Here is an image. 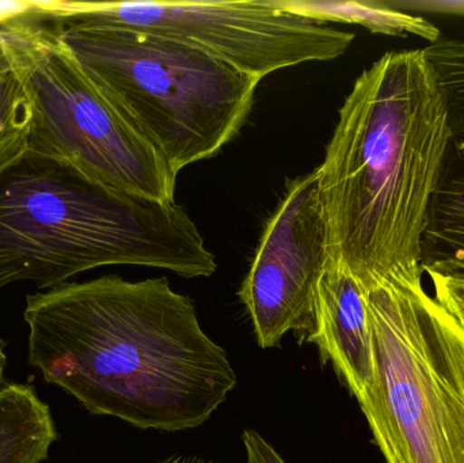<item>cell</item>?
I'll return each mask as SVG.
<instances>
[{"label":"cell","mask_w":464,"mask_h":463,"mask_svg":"<svg viewBox=\"0 0 464 463\" xmlns=\"http://www.w3.org/2000/svg\"><path fill=\"white\" fill-rule=\"evenodd\" d=\"M327 266L329 236L315 169L286 182L237 293L259 347H278L289 332L307 342L316 287Z\"/></svg>","instance_id":"obj_8"},{"label":"cell","mask_w":464,"mask_h":463,"mask_svg":"<svg viewBox=\"0 0 464 463\" xmlns=\"http://www.w3.org/2000/svg\"><path fill=\"white\" fill-rule=\"evenodd\" d=\"M422 274L368 290L373 372L359 405L386 463H464V325Z\"/></svg>","instance_id":"obj_5"},{"label":"cell","mask_w":464,"mask_h":463,"mask_svg":"<svg viewBox=\"0 0 464 463\" xmlns=\"http://www.w3.org/2000/svg\"><path fill=\"white\" fill-rule=\"evenodd\" d=\"M450 136L446 94L424 48L387 52L360 73L316 168L329 265L368 290L424 272Z\"/></svg>","instance_id":"obj_2"},{"label":"cell","mask_w":464,"mask_h":463,"mask_svg":"<svg viewBox=\"0 0 464 463\" xmlns=\"http://www.w3.org/2000/svg\"><path fill=\"white\" fill-rule=\"evenodd\" d=\"M57 438L51 410L33 386H0V463L46 461Z\"/></svg>","instance_id":"obj_11"},{"label":"cell","mask_w":464,"mask_h":463,"mask_svg":"<svg viewBox=\"0 0 464 463\" xmlns=\"http://www.w3.org/2000/svg\"><path fill=\"white\" fill-rule=\"evenodd\" d=\"M285 10L297 15L329 24H360L373 34L406 37L417 35L428 43H438L441 32L435 24L422 15L395 10L384 0H351V2H333V0H278Z\"/></svg>","instance_id":"obj_12"},{"label":"cell","mask_w":464,"mask_h":463,"mask_svg":"<svg viewBox=\"0 0 464 463\" xmlns=\"http://www.w3.org/2000/svg\"><path fill=\"white\" fill-rule=\"evenodd\" d=\"M384 3L395 10L413 15L440 14L464 18V0H384Z\"/></svg>","instance_id":"obj_15"},{"label":"cell","mask_w":464,"mask_h":463,"mask_svg":"<svg viewBox=\"0 0 464 463\" xmlns=\"http://www.w3.org/2000/svg\"><path fill=\"white\" fill-rule=\"evenodd\" d=\"M449 106V150L424 239L422 268L464 269V41L440 38L427 48Z\"/></svg>","instance_id":"obj_9"},{"label":"cell","mask_w":464,"mask_h":463,"mask_svg":"<svg viewBox=\"0 0 464 463\" xmlns=\"http://www.w3.org/2000/svg\"><path fill=\"white\" fill-rule=\"evenodd\" d=\"M367 299L368 288L348 269L327 266L316 287L314 331L307 340L357 402L364 399L373 372Z\"/></svg>","instance_id":"obj_10"},{"label":"cell","mask_w":464,"mask_h":463,"mask_svg":"<svg viewBox=\"0 0 464 463\" xmlns=\"http://www.w3.org/2000/svg\"><path fill=\"white\" fill-rule=\"evenodd\" d=\"M5 342L0 339V386L5 382V364H7V356H5Z\"/></svg>","instance_id":"obj_18"},{"label":"cell","mask_w":464,"mask_h":463,"mask_svg":"<svg viewBox=\"0 0 464 463\" xmlns=\"http://www.w3.org/2000/svg\"><path fill=\"white\" fill-rule=\"evenodd\" d=\"M0 53H2V48H0Z\"/></svg>","instance_id":"obj_20"},{"label":"cell","mask_w":464,"mask_h":463,"mask_svg":"<svg viewBox=\"0 0 464 463\" xmlns=\"http://www.w3.org/2000/svg\"><path fill=\"white\" fill-rule=\"evenodd\" d=\"M32 18H46V2H0V27Z\"/></svg>","instance_id":"obj_17"},{"label":"cell","mask_w":464,"mask_h":463,"mask_svg":"<svg viewBox=\"0 0 464 463\" xmlns=\"http://www.w3.org/2000/svg\"><path fill=\"white\" fill-rule=\"evenodd\" d=\"M30 109L21 82L0 53V173L29 151Z\"/></svg>","instance_id":"obj_13"},{"label":"cell","mask_w":464,"mask_h":463,"mask_svg":"<svg viewBox=\"0 0 464 463\" xmlns=\"http://www.w3.org/2000/svg\"><path fill=\"white\" fill-rule=\"evenodd\" d=\"M35 19L0 27V48L29 102V151L117 192L174 201L179 176L165 158L82 70L57 30Z\"/></svg>","instance_id":"obj_6"},{"label":"cell","mask_w":464,"mask_h":463,"mask_svg":"<svg viewBox=\"0 0 464 463\" xmlns=\"http://www.w3.org/2000/svg\"><path fill=\"white\" fill-rule=\"evenodd\" d=\"M435 299L464 325V269H428Z\"/></svg>","instance_id":"obj_14"},{"label":"cell","mask_w":464,"mask_h":463,"mask_svg":"<svg viewBox=\"0 0 464 463\" xmlns=\"http://www.w3.org/2000/svg\"><path fill=\"white\" fill-rule=\"evenodd\" d=\"M56 30L82 70L177 176L219 154L247 121L258 79L192 43L94 22L57 24Z\"/></svg>","instance_id":"obj_4"},{"label":"cell","mask_w":464,"mask_h":463,"mask_svg":"<svg viewBox=\"0 0 464 463\" xmlns=\"http://www.w3.org/2000/svg\"><path fill=\"white\" fill-rule=\"evenodd\" d=\"M56 24L94 22L147 30L203 49L253 78L343 56L353 33L285 10L278 0L51 2Z\"/></svg>","instance_id":"obj_7"},{"label":"cell","mask_w":464,"mask_h":463,"mask_svg":"<svg viewBox=\"0 0 464 463\" xmlns=\"http://www.w3.org/2000/svg\"><path fill=\"white\" fill-rule=\"evenodd\" d=\"M242 440L246 450V463H286L283 457L254 429H246Z\"/></svg>","instance_id":"obj_16"},{"label":"cell","mask_w":464,"mask_h":463,"mask_svg":"<svg viewBox=\"0 0 464 463\" xmlns=\"http://www.w3.org/2000/svg\"><path fill=\"white\" fill-rule=\"evenodd\" d=\"M109 265L165 269L187 279L218 268L176 200L117 192L33 151L0 173V288L32 282L52 290Z\"/></svg>","instance_id":"obj_3"},{"label":"cell","mask_w":464,"mask_h":463,"mask_svg":"<svg viewBox=\"0 0 464 463\" xmlns=\"http://www.w3.org/2000/svg\"><path fill=\"white\" fill-rule=\"evenodd\" d=\"M24 318L30 366L92 415L140 429H195L237 386L225 348L166 277L65 283L27 296Z\"/></svg>","instance_id":"obj_1"},{"label":"cell","mask_w":464,"mask_h":463,"mask_svg":"<svg viewBox=\"0 0 464 463\" xmlns=\"http://www.w3.org/2000/svg\"><path fill=\"white\" fill-rule=\"evenodd\" d=\"M154 463H188L187 461H184V459L179 458V457L176 456H170L168 457V458L160 459V461H157Z\"/></svg>","instance_id":"obj_19"}]
</instances>
